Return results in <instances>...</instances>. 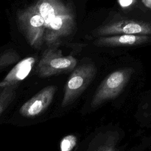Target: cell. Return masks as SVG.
<instances>
[{
	"label": "cell",
	"mask_w": 151,
	"mask_h": 151,
	"mask_svg": "<svg viewBox=\"0 0 151 151\" xmlns=\"http://www.w3.org/2000/svg\"><path fill=\"white\" fill-rule=\"evenodd\" d=\"M134 69L124 67L108 75L101 83L91 101V106L96 107L101 103L116 97L126 86Z\"/></svg>",
	"instance_id": "7a4b0ae2"
},
{
	"label": "cell",
	"mask_w": 151,
	"mask_h": 151,
	"mask_svg": "<svg viewBox=\"0 0 151 151\" xmlns=\"http://www.w3.org/2000/svg\"><path fill=\"white\" fill-rule=\"evenodd\" d=\"M97 68L93 63L82 64L73 70L64 88L63 107L72 103L93 80Z\"/></svg>",
	"instance_id": "3957f363"
},
{
	"label": "cell",
	"mask_w": 151,
	"mask_h": 151,
	"mask_svg": "<svg viewBox=\"0 0 151 151\" xmlns=\"http://www.w3.org/2000/svg\"><path fill=\"white\" fill-rule=\"evenodd\" d=\"M35 63V58L33 57H28L21 60L0 81V88L17 85L29 75Z\"/></svg>",
	"instance_id": "ba28073f"
},
{
	"label": "cell",
	"mask_w": 151,
	"mask_h": 151,
	"mask_svg": "<svg viewBox=\"0 0 151 151\" xmlns=\"http://www.w3.org/2000/svg\"><path fill=\"white\" fill-rule=\"evenodd\" d=\"M17 21L29 44L36 49H40L44 41V21L34 5L19 11Z\"/></svg>",
	"instance_id": "6da1fadb"
},
{
	"label": "cell",
	"mask_w": 151,
	"mask_h": 151,
	"mask_svg": "<svg viewBox=\"0 0 151 151\" xmlns=\"http://www.w3.org/2000/svg\"><path fill=\"white\" fill-rule=\"evenodd\" d=\"M77 60L71 55L63 56L60 50L47 49L42 54L37 66V73L41 77L67 73L75 68Z\"/></svg>",
	"instance_id": "277c9868"
},
{
	"label": "cell",
	"mask_w": 151,
	"mask_h": 151,
	"mask_svg": "<svg viewBox=\"0 0 151 151\" xmlns=\"http://www.w3.org/2000/svg\"><path fill=\"white\" fill-rule=\"evenodd\" d=\"M94 32L99 37L121 34L151 35V24L143 21L124 19L101 27Z\"/></svg>",
	"instance_id": "5b68a950"
},
{
	"label": "cell",
	"mask_w": 151,
	"mask_h": 151,
	"mask_svg": "<svg viewBox=\"0 0 151 151\" xmlns=\"http://www.w3.org/2000/svg\"><path fill=\"white\" fill-rule=\"evenodd\" d=\"M18 58L17 54L13 51H9L0 55V70L12 64Z\"/></svg>",
	"instance_id": "30bf717a"
},
{
	"label": "cell",
	"mask_w": 151,
	"mask_h": 151,
	"mask_svg": "<svg viewBox=\"0 0 151 151\" xmlns=\"http://www.w3.org/2000/svg\"><path fill=\"white\" fill-rule=\"evenodd\" d=\"M104 151H115V150L112 148H108V149L104 150Z\"/></svg>",
	"instance_id": "5bb4252c"
},
{
	"label": "cell",
	"mask_w": 151,
	"mask_h": 151,
	"mask_svg": "<svg viewBox=\"0 0 151 151\" xmlns=\"http://www.w3.org/2000/svg\"><path fill=\"white\" fill-rule=\"evenodd\" d=\"M56 89L54 86H48L41 90L22 105L20 114L25 117H33L41 114L52 102Z\"/></svg>",
	"instance_id": "8992f818"
},
{
	"label": "cell",
	"mask_w": 151,
	"mask_h": 151,
	"mask_svg": "<svg viewBox=\"0 0 151 151\" xmlns=\"http://www.w3.org/2000/svg\"><path fill=\"white\" fill-rule=\"evenodd\" d=\"M135 2V0H118L119 5L123 7L126 8L130 6Z\"/></svg>",
	"instance_id": "7c38bea8"
},
{
	"label": "cell",
	"mask_w": 151,
	"mask_h": 151,
	"mask_svg": "<svg viewBox=\"0 0 151 151\" xmlns=\"http://www.w3.org/2000/svg\"><path fill=\"white\" fill-rule=\"evenodd\" d=\"M151 41L150 35L121 34L106 37H100L94 41L99 47H121L139 45Z\"/></svg>",
	"instance_id": "52a82bcc"
},
{
	"label": "cell",
	"mask_w": 151,
	"mask_h": 151,
	"mask_svg": "<svg viewBox=\"0 0 151 151\" xmlns=\"http://www.w3.org/2000/svg\"><path fill=\"white\" fill-rule=\"evenodd\" d=\"M77 143V138L74 135L70 134L64 137L60 143V151H71Z\"/></svg>",
	"instance_id": "8fae6325"
},
{
	"label": "cell",
	"mask_w": 151,
	"mask_h": 151,
	"mask_svg": "<svg viewBox=\"0 0 151 151\" xmlns=\"http://www.w3.org/2000/svg\"><path fill=\"white\" fill-rule=\"evenodd\" d=\"M17 86V85L6 87L0 91V116L14 99Z\"/></svg>",
	"instance_id": "9c48e42d"
},
{
	"label": "cell",
	"mask_w": 151,
	"mask_h": 151,
	"mask_svg": "<svg viewBox=\"0 0 151 151\" xmlns=\"http://www.w3.org/2000/svg\"><path fill=\"white\" fill-rule=\"evenodd\" d=\"M143 3L148 8L151 9V0H142Z\"/></svg>",
	"instance_id": "4fadbf2b"
}]
</instances>
